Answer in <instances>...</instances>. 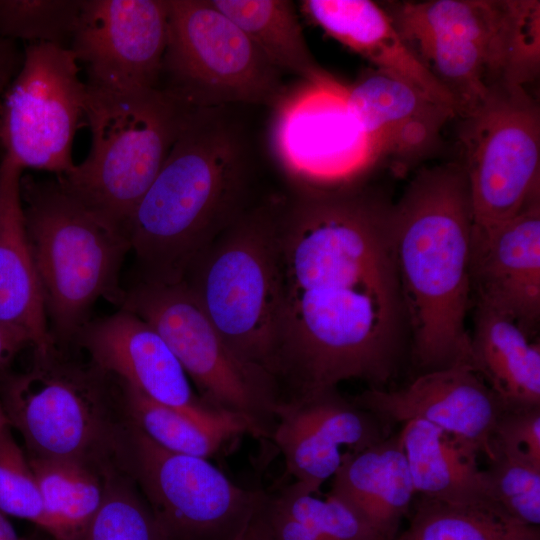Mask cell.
Instances as JSON below:
<instances>
[{
    "label": "cell",
    "mask_w": 540,
    "mask_h": 540,
    "mask_svg": "<svg viewBox=\"0 0 540 540\" xmlns=\"http://www.w3.org/2000/svg\"><path fill=\"white\" fill-rule=\"evenodd\" d=\"M167 29V0H82L69 49L90 88L157 89Z\"/></svg>",
    "instance_id": "cell-15"
},
{
    "label": "cell",
    "mask_w": 540,
    "mask_h": 540,
    "mask_svg": "<svg viewBox=\"0 0 540 540\" xmlns=\"http://www.w3.org/2000/svg\"><path fill=\"white\" fill-rule=\"evenodd\" d=\"M120 470L171 540H234L266 496L236 485L208 459L162 448L134 424Z\"/></svg>",
    "instance_id": "cell-12"
},
{
    "label": "cell",
    "mask_w": 540,
    "mask_h": 540,
    "mask_svg": "<svg viewBox=\"0 0 540 540\" xmlns=\"http://www.w3.org/2000/svg\"><path fill=\"white\" fill-rule=\"evenodd\" d=\"M74 341L98 369L156 402L199 418L210 419L223 413L194 393L186 372L164 339L128 310L89 320Z\"/></svg>",
    "instance_id": "cell-18"
},
{
    "label": "cell",
    "mask_w": 540,
    "mask_h": 540,
    "mask_svg": "<svg viewBox=\"0 0 540 540\" xmlns=\"http://www.w3.org/2000/svg\"><path fill=\"white\" fill-rule=\"evenodd\" d=\"M277 212L278 202L247 208L184 280L231 350L272 378L282 299Z\"/></svg>",
    "instance_id": "cell-7"
},
{
    "label": "cell",
    "mask_w": 540,
    "mask_h": 540,
    "mask_svg": "<svg viewBox=\"0 0 540 540\" xmlns=\"http://www.w3.org/2000/svg\"><path fill=\"white\" fill-rule=\"evenodd\" d=\"M21 197L50 331L56 345L66 347L98 299L120 305L119 271L130 245L56 177L22 175Z\"/></svg>",
    "instance_id": "cell-5"
},
{
    "label": "cell",
    "mask_w": 540,
    "mask_h": 540,
    "mask_svg": "<svg viewBox=\"0 0 540 540\" xmlns=\"http://www.w3.org/2000/svg\"><path fill=\"white\" fill-rule=\"evenodd\" d=\"M292 482L266 493L258 519L269 540H381L340 500Z\"/></svg>",
    "instance_id": "cell-27"
},
{
    "label": "cell",
    "mask_w": 540,
    "mask_h": 540,
    "mask_svg": "<svg viewBox=\"0 0 540 540\" xmlns=\"http://www.w3.org/2000/svg\"><path fill=\"white\" fill-rule=\"evenodd\" d=\"M487 493L507 514L540 525V465L526 455L491 444L483 469Z\"/></svg>",
    "instance_id": "cell-32"
},
{
    "label": "cell",
    "mask_w": 540,
    "mask_h": 540,
    "mask_svg": "<svg viewBox=\"0 0 540 540\" xmlns=\"http://www.w3.org/2000/svg\"><path fill=\"white\" fill-rule=\"evenodd\" d=\"M272 142L278 161L298 187L358 183L375 164L346 103V86L302 81L274 107Z\"/></svg>",
    "instance_id": "cell-14"
},
{
    "label": "cell",
    "mask_w": 540,
    "mask_h": 540,
    "mask_svg": "<svg viewBox=\"0 0 540 540\" xmlns=\"http://www.w3.org/2000/svg\"><path fill=\"white\" fill-rule=\"evenodd\" d=\"M390 203L358 183L298 187L278 201L281 316L273 378L280 403L347 380L385 389L408 333Z\"/></svg>",
    "instance_id": "cell-1"
},
{
    "label": "cell",
    "mask_w": 540,
    "mask_h": 540,
    "mask_svg": "<svg viewBox=\"0 0 540 540\" xmlns=\"http://www.w3.org/2000/svg\"><path fill=\"white\" fill-rule=\"evenodd\" d=\"M282 73L303 82L328 84L336 79L313 57L295 12L287 0H211Z\"/></svg>",
    "instance_id": "cell-26"
},
{
    "label": "cell",
    "mask_w": 540,
    "mask_h": 540,
    "mask_svg": "<svg viewBox=\"0 0 540 540\" xmlns=\"http://www.w3.org/2000/svg\"><path fill=\"white\" fill-rule=\"evenodd\" d=\"M471 281L476 303L512 317L533 336L540 318V196L511 218L473 231Z\"/></svg>",
    "instance_id": "cell-20"
},
{
    "label": "cell",
    "mask_w": 540,
    "mask_h": 540,
    "mask_svg": "<svg viewBox=\"0 0 540 540\" xmlns=\"http://www.w3.org/2000/svg\"><path fill=\"white\" fill-rule=\"evenodd\" d=\"M28 346L32 347V342L26 334L0 321V374Z\"/></svg>",
    "instance_id": "cell-36"
},
{
    "label": "cell",
    "mask_w": 540,
    "mask_h": 540,
    "mask_svg": "<svg viewBox=\"0 0 540 540\" xmlns=\"http://www.w3.org/2000/svg\"><path fill=\"white\" fill-rule=\"evenodd\" d=\"M23 57L17 42L0 38V99L18 74Z\"/></svg>",
    "instance_id": "cell-37"
},
{
    "label": "cell",
    "mask_w": 540,
    "mask_h": 540,
    "mask_svg": "<svg viewBox=\"0 0 540 540\" xmlns=\"http://www.w3.org/2000/svg\"><path fill=\"white\" fill-rule=\"evenodd\" d=\"M327 494L349 507L381 540H395L416 495L399 432L345 452Z\"/></svg>",
    "instance_id": "cell-23"
},
{
    "label": "cell",
    "mask_w": 540,
    "mask_h": 540,
    "mask_svg": "<svg viewBox=\"0 0 540 540\" xmlns=\"http://www.w3.org/2000/svg\"><path fill=\"white\" fill-rule=\"evenodd\" d=\"M491 444L522 453L540 465V407L504 410Z\"/></svg>",
    "instance_id": "cell-35"
},
{
    "label": "cell",
    "mask_w": 540,
    "mask_h": 540,
    "mask_svg": "<svg viewBox=\"0 0 540 540\" xmlns=\"http://www.w3.org/2000/svg\"><path fill=\"white\" fill-rule=\"evenodd\" d=\"M122 386L132 423L169 451L209 459L231 439L242 434L253 436L249 423L235 414L224 412L210 419L199 418L156 402L130 386Z\"/></svg>",
    "instance_id": "cell-28"
},
{
    "label": "cell",
    "mask_w": 540,
    "mask_h": 540,
    "mask_svg": "<svg viewBox=\"0 0 540 540\" xmlns=\"http://www.w3.org/2000/svg\"><path fill=\"white\" fill-rule=\"evenodd\" d=\"M0 402L27 456L119 469L133 424L123 386L89 360L76 361L57 345L34 351L28 369L4 378Z\"/></svg>",
    "instance_id": "cell-4"
},
{
    "label": "cell",
    "mask_w": 540,
    "mask_h": 540,
    "mask_svg": "<svg viewBox=\"0 0 540 540\" xmlns=\"http://www.w3.org/2000/svg\"><path fill=\"white\" fill-rule=\"evenodd\" d=\"M0 511L47 531L38 483L28 456L14 439L10 426L0 430Z\"/></svg>",
    "instance_id": "cell-34"
},
{
    "label": "cell",
    "mask_w": 540,
    "mask_h": 540,
    "mask_svg": "<svg viewBox=\"0 0 540 540\" xmlns=\"http://www.w3.org/2000/svg\"><path fill=\"white\" fill-rule=\"evenodd\" d=\"M23 169L0 161V321L26 334L35 351L56 346L27 230L21 197Z\"/></svg>",
    "instance_id": "cell-21"
},
{
    "label": "cell",
    "mask_w": 540,
    "mask_h": 540,
    "mask_svg": "<svg viewBox=\"0 0 540 540\" xmlns=\"http://www.w3.org/2000/svg\"><path fill=\"white\" fill-rule=\"evenodd\" d=\"M387 427L422 419L490 454L501 403L467 365L420 373L398 389H367L352 400Z\"/></svg>",
    "instance_id": "cell-19"
},
{
    "label": "cell",
    "mask_w": 540,
    "mask_h": 540,
    "mask_svg": "<svg viewBox=\"0 0 540 540\" xmlns=\"http://www.w3.org/2000/svg\"><path fill=\"white\" fill-rule=\"evenodd\" d=\"M82 0H0V38L69 48Z\"/></svg>",
    "instance_id": "cell-33"
},
{
    "label": "cell",
    "mask_w": 540,
    "mask_h": 540,
    "mask_svg": "<svg viewBox=\"0 0 540 540\" xmlns=\"http://www.w3.org/2000/svg\"><path fill=\"white\" fill-rule=\"evenodd\" d=\"M21 68L0 99V147L23 170L55 177L74 167L72 147L86 122L87 86L73 52L52 43H28Z\"/></svg>",
    "instance_id": "cell-13"
},
{
    "label": "cell",
    "mask_w": 540,
    "mask_h": 540,
    "mask_svg": "<svg viewBox=\"0 0 540 540\" xmlns=\"http://www.w3.org/2000/svg\"><path fill=\"white\" fill-rule=\"evenodd\" d=\"M234 540H262L258 513Z\"/></svg>",
    "instance_id": "cell-38"
},
{
    "label": "cell",
    "mask_w": 540,
    "mask_h": 540,
    "mask_svg": "<svg viewBox=\"0 0 540 540\" xmlns=\"http://www.w3.org/2000/svg\"><path fill=\"white\" fill-rule=\"evenodd\" d=\"M258 522H259V526H260V531H261V537H262V540H269L266 536V534L264 533L263 529H262V526L260 524V521L258 519Z\"/></svg>",
    "instance_id": "cell-41"
},
{
    "label": "cell",
    "mask_w": 540,
    "mask_h": 540,
    "mask_svg": "<svg viewBox=\"0 0 540 540\" xmlns=\"http://www.w3.org/2000/svg\"><path fill=\"white\" fill-rule=\"evenodd\" d=\"M409 526L395 540H540L491 499L451 502L418 496Z\"/></svg>",
    "instance_id": "cell-30"
},
{
    "label": "cell",
    "mask_w": 540,
    "mask_h": 540,
    "mask_svg": "<svg viewBox=\"0 0 540 540\" xmlns=\"http://www.w3.org/2000/svg\"><path fill=\"white\" fill-rule=\"evenodd\" d=\"M120 307L160 334L202 401L245 419L254 437L271 439L279 405L275 381L231 350L184 281L141 280L124 291Z\"/></svg>",
    "instance_id": "cell-10"
},
{
    "label": "cell",
    "mask_w": 540,
    "mask_h": 540,
    "mask_svg": "<svg viewBox=\"0 0 540 540\" xmlns=\"http://www.w3.org/2000/svg\"><path fill=\"white\" fill-rule=\"evenodd\" d=\"M399 436L417 495L451 502L490 499L474 444L422 419L403 423Z\"/></svg>",
    "instance_id": "cell-25"
},
{
    "label": "cell",
    "mask_w": 540,
    "mask_h": 540,
    "mask_svg": "<svg viewBox=\"0 0 540 540\" xmlns=\"http://www.w3.org/2000/svg\"><path fill=\"white\" fill-rule=\"evenodd\" d=\"M346 103L375 164H390L402 175L440 145L453 110L412 84L376 68L346 86Z\"/></svg>",
    "instance_id": "cell-17"
},
{
    "label": "cell",
    "mask_w": 540,
    "mask_h": 540,
    "mask_svg": "<svg viewBox=\"0 0 540 540\" xmlns=\"http://www.w3.org/2000/svg\"><path fill=\"white\" fill-rule=\"evenodd\" d=\"M77 540H171L132 479L114 469L102 504Z\"/></svg>",
    "instance_id": "cell-31"
},
{
    "label": "cell",
    "mask_w": 540,
    "mask_h": 540,
    "mask_svg": "<svg viewBox=\"0 0 540 540\" xmlns=\"http://www.w3.org/2000/svg\"><path fill=\"white\" fill-rule=\"evenodd\" d=\"M473 226L461 163L420 169L393 204L395 267L420 373L470 367Z\"/></svg>",
    "instance_id": "cell-2"
},
{
    "label": "cell",
    "mask_w": 540,
    "mask_h": 540,
    "mask_svg": "<svg viewBox=\"0 0 540 540\" xmlns=\"http://www.w3.org/2000/svg\"><path fill=\"white\" fill-rule=\"evenodd\" d=\"M167 42L158 88L192 109L274 108L283 73L211 0H167Z\"/></svg>",
    "instance_id": "cell-9"
},
{
    "label": "cell",
    "mask_w": 540,
    "mask_h": 540,
    "mask_svg": "<svg viewBox=\"0 0 540 540\" xmlns=\"http://www.w3.org/2000/svg\"><path fill=\"white\" fill-rule=\"evenodd\" d=\"M87 94L89 152L56 178L89 211L126 236L129 218L192 108L159 88L111 92L87 86Z\"/></svg>",
    "instance_id": "cell-6"
},
{
    "label": "cell",
    "mask_w": 540,
    "mask_h": 540,
    "mask_svg": "<svg viewBox=\"0 0 540 540\" xmlns=\"http://www.w3.org/2000/svg\"><path fill=\"white\" fill-rule=\"evenodd\" d=\"M53 540H77L100 508L104 472L90 464L60 458L29 457Z\"/></svg>",
    "instance_id": "cell-29"
},
{
    "label": "cell",
    "mask_w": 540,
    "mask_h": 540,
    "mask_svg": "<svg viewBox=\"0 0 540 540\" xmlns=\"http://www.w3.org/2000/svg\"><path fill=\"white\" fill-rule=\"evenodd\" d=\"M226 108L189 112L127 222L144 281L183 282L205 247L247 209L251 149Z\"/></svg>",
    "instance_id": "cell-3"
},
{
    "label": "cell",
    "mask_w": 540,
    "mask_h": 540,
    "mask_svg": "<svg viewBox=\"0 0 540 540\" xmlns=\"http://www.w3.org/2000/svg\"><path fill=\"white\" fill-rule=\"evenodd\" d=\"M470 367L504 410L540 407V344L512 317L476 303Z\"/></svg>",
    "instance_id": "cell-24"
},
{
    "label": "cell",
    "mask_w": 540,
    "mask_h": 540,
    "mask_svg": "<svg viewBox=\"0 0 540 540\" xmlns=\"http://www.w3.org/2000/svg\"><path fill=\"white\" fill-rule=\"evenodd\" d=\"M420 63L450 94L460 118L504 83L520 39L516 0H429L381 5Z\"/></svg>",
    "instance_id": "cell-8"
},
{
    "label": "cell",
    "mask_w": 540,
    "mask_h": 540,
    "mask_svg": "<svg viewBox=\"0 0 540 540\" xmlns=\"http://www.w3.org/2000/svg\"><path fill=\"white\" fill-rule=\"evenodd\" d=\"M9 423L7 420V417L5 415V412L3 410V407L0 402V430L4 429L5 427H8Z\"/></svg>",
    "instance_id": "cell-40"
},
{
    "label": "cell",
    "mask_w": 540,
    "mask_h": 540,
    "mask_svg": "<svg viewBox=\"0 0 540 540\" xmlns=\"http://www.w3.org/2000/svg\"><path fill=\"white\" fill-rule=\"evenodd\" d=\"M459 119L473 231H484L540 196V109L524 87L493 84Z\"/></svg>",
    "instance_id": "cell-11"
},
{
    "label": "cell",
    "mask_w": 540,
    "mask_h": 540,
    "mask_svg": "<svg viewBox=\"0 0 540 540\" xmlns=\"http://www.w3.org/2000/svg\"><path fill=\"white\" fill-rule=\"evenodd\" d=\"M0 540H29L20 537L3 512L0 511Z\"/></svg>",
    "instance_id": "cell-39"
},
{
    "label": "cell",
    "mask_w": 540,
    "mask_h": 540,
    "mask_svg": "<svg viewBox=\"0 0 540 540\" xmlns=\"http://www.w3.org/2000/svg\"><path fill=\"white\" fill-rule=\"evenodd\" d=\"M304 14L328 36L454 111L450 94L420 63L382 6L370 0H305Z\"/></svg>",
    "instance_id": "cell-22"
},
{
    "label": "cell",
    "mask_w": 540,
    "mask_h": 540,
    "mask_svg": "<svg viewBox=\"0 0 540 540\" xmlns=\"http://www.w3.org/2000/svg\"><path fill=\"white\" fill-rule=\"evenodd\" d=\"M389 430L336 389L279 404L271 440L293 482L319 494L341 465L343 448L365 449L389 436Z\"/></svg>",
    "instance_id": "cell-16"
}]
</instances>
